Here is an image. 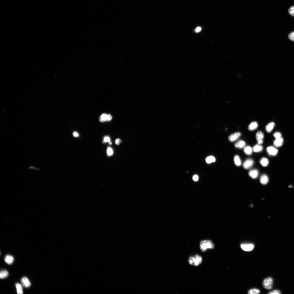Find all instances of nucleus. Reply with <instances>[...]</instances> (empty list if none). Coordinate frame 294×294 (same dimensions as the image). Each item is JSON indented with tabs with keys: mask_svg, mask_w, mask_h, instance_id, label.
Here are the masks:
<instances>
[{
	"mask_svg": "<svg viewBox=\"0 0 294 294\" xmlns=\"http://www.w3.org/2000/svg\"><path fill=\"white\" fill-rule=\"evenodd\" d=\"M214 246L213 243L210 240H203L200 242V248L202 252L206 251L208 249H213Z\"/></svg>",
	"mask_w": 294,
	"mask_h": 294,
	"instance_id": "1",
	"label": "nucleus"
},
{
	"mask_svg": "<svg viewBox=\"0 0 294 294\" xmlns=\"http://www.w3.org/2000/svg\"><path fill=\"white\" fill-rule=\"evenodd\" d=\"M254 163V161L253 160L250 158L247 159L243 163V167L245 169H249L253 166Z\"/></svg>",
	"mask_w": 294,
	"mask_h": 294,
	"instance_id": "3",
	"label": "nucleus"
},
{
	"mask_svg": "<svg viewBox=\"0 0 294 294\" xmlns=\"http://www.w3.org/2000/svg\"><path fill=\"white\" fill-rule=\"evenodd\" d=\"M274 136L276 139H278L282 137L281 134L279 132L275 133L274 134Z\"/></svg>",
	"mask_w": 294,
	"mask_h": 294,
	"instance_id": "28",
	"label": "nucleus"
},
{
	"mask_svg": "<svg viewBox=\"0 0 294 294\" xmlns=\"http://www.w3.org/2000/svg\"><path fill=\"white\" fill-rule=\"evenodd\" d=\"M121 142V141L120 139H117L115 141V143L117 145H118Z\"/></svg>",
	"mask_w": 294,
	"mask_h": 294,
	"instance_id": "35",
	"label": "nucleus"
},
{
	"mask_svg": "<svg viewBox=\"0 0 294 294\" xmlns=\"http://www.w3.org/2000/svg\"><path fill=\"white\" fill-rule=\"evenodd\" d=\"M241 134L240 132H237L231 135L229 137L228 140L231 142H233L238 139L241 136Z\"/></svg>",
	"mask_w": 294,
	"mask_h": 294,
	"instance_id": "7",
	"label": "nucleus"
},
{
	"mask_svg": "<svg viewBox=\"0 0 294 294\" xmlns=\"http://www.w3.org/2000/svg\"><path fill=\"white\" fill-rule=\"evenodd\" d=\"M107 155L109 156H111L113 155V149L110 147H108L107 149Z\"/></svg>",
	"mask_w": 294,
	"mask_h": 294,
	"instance_id": "26",
	"label": "nucleus"
},
{
	"mask_svg": "<svg viewBox=\"0 0 294 294\" xmlns=\"http://www.w3.org/2000/svg\"><path fill=\"white\" fill-rule=\"evenodd\" d=\"M256 137L258 144L261 145L263 143V139L264 137V134L263 132L260 131L258 132L256 134Z\"/></svg>",
	"mask_w": 294,
	"mask_h": 294,
	"instance_id": "5",
	"label": "nucleus"
},
{
	"mask_svg": "<svg viewBox=\"0 0 294 294\" xmlns=\"http://www.w3.org/2000/svg\"><path fill=\"white\" fill-rule=\"evenodd\" d=\"M267 151L268 154L271 156H276L278 152L277 149L272 146L268 147L267 148Z\"/></svg>",
	"mask_w": 294,
	"mask_h": 294,
	"instance_id": "6",
	"label": "nucleus"
},
{
	"mask_svg": "<svg viewBox=\"0 0 294 294\" xmlns=\"http://www.w3.org/2000/svg\"><path fill=\"white\" fill-rule=\"evenodd\" d=\"M275 125V123L273 122H271L268 124L266 127V131L268 133L271 132L273 129Z\"/></svg>",
	"mask_w": 294,
	"mask_h": 294,
	"instance_id": "15",
	"label": "nucleus"
},
{
	"mask_svg": "<svg viewBox=\"0 0 294 294\" xmlns=\"http://www.w3.org/2000/svg\"><path fill=\"white\" fill-rule=\"evenodd\" d=\"M9 275L8 272L5 270H2L0 272V277L2 279L6 278Z\"/></svg>",
	"mask_w": 294,
	"mask_h": 294,
	"instance_id": "16",
	"label": "nucleus"
},
{
	"mask_svg": "<svg viewBox=\"0 0 294 294\" xmlns=\"http://www.w3.org/2000/svg\"><path fill=\"white\" fill-rule=\"evenodd\" d=\"M288 12L290 15L294 17V6L291 7L289 9Z\"/></svg>",
	"mask_w": 294,
	"mask_h": 294,
	"instance_id": "27",
	"label": "nucleus"
},
{
	"mask_svg": "<svg viewBox=\"0 0 294 294\" xmlns=\"http://www.w3.org/2000/svg\"><path fill=\"white\" fill-rule=\"evenodd\" d=\"M260 293V290L255 288L251 289L248 291V294H258Z\"/></svg>",
	"mask_w": 294,
	"mask_h": 294,
	"instance_id": "24",
	"label": "nucleus"
},
{
	"mask_svg": "<svg viewBox=\"0 0 294 294\" xmlns=\"http://www.w3.org/2000/svg\"><path fill=\"white\" fill-rule=\"evenodd\" d=\"M103 141L104 143H110L111 142L110 137L108 136L105 137Z\"/></svg>",
	"mask_w": 294,
	"mask_h": 294,
	"instance_id": "32",
	"label": "nucleus"
},
{
	"mask_svg": "<svg viewBox=\"0 0 294 294\" xmlns=\"http://www.w3.org/2000/svg\"><path fill=\"white\" fill-rule=\"evenodd\" d=\"M107 115L106 114H103L100 116L99 120L101 122H105L107 121Z\"/></svg>",
	"mask_w": 294,
	"mask_h": 294,
	"instance_id": "25",
	"label": "nucleus"
},
{
	"mask_svg": "<svg viewBox=\"0 0 294 294\" xmlns=\"http://www.w3.org/2000/svg\"><path fill=\"white\" fill-rule=\"evenodd\" d=\"M234 162L236 166H241L242 163L241 159L238 155H235L234 157Z\"/></svg>",
	"mask_w": 294,
	"mask_h": 294,
	"instance_id": "21",
	"label": "nucleus"
},
{
	"mask_svg": "<svg viewBox=\"0 0 294 294\" xmlns=\"http://www.w3.org/2000/svg\"><path fill=\"white\" fill-rule=\"evenodd\" d=\"M5 262L9 265L12 264L14 261V258L12 255H6L4 258Z\"/></svg>",
	"mask_w": 294,
	"mask_h": 294,
	"instance_id": "12",
	"label": "nucleus"
},
{
	"mask_svg": "<svg viewBox=\"0 0 294 294\" xmlns=\"http://www.w3.org/2000/svg\"><path fill=\"white\" fill-rule=\"evenodd\" d=\"M241 248L246 251H250L252 250L254 248V245L252 244H243L241 245Z\"/></svg>",
	"mask_w": 294,
	"mask_h": 294,
	"instance_id": "8",
	"label": "nucleus"
},
{
	"mask_svg": "<svg viewBox=\"0 0 294 294\" xmlns=\"http://www.w3.org/2000/svg\"><path fill=\"white\" fill-rule=\"evenodd\" d=\"M258 127L257 122H254L251 123L249 126L248 129L249 130H253L256 129Z\"/></svg>",
	"mask_w": 294,
	"mask_h": 294,
	"instance_id": "17",
	"label": "nucleus"
},
{
	"mask_svg": "<svg viewBox=\"0 0 294 294\" xmlns=\"http://www.w3.org/2000/svg\"><path fill=\"white\" fill-rule=\"evenodd\" d=\"M263 147L260 144L256 145L254 146L253 149V151L255 152H261L263 150Z\"/></svg>",
	"mask_w": 294,
	"mask_h": 294,
	"instance_id": "18",
	"label": "nucleus"
},
{
	"mask_svg": "<svg viewBox=\"0 0 294 294\" xmlns=\"http://www.w3.org/2000/svg\"><path fill=\"white\" fill-rule=\"evenodd\" d=\"M206 160L207 163H210L215 162L216 159L215 157L214 156H211L207 157L206 158Z\"/></svg>",
	"mask_w": 294,
	"mask_h": 294,
	"instance_id": "23",
	"label": "nucleus"
},
{
	"mask_svg": "<svg viewBox=\"0 0 294 294\" xmlns=\"http://www.w3.org/2000/svg\"><path fill=\"white\" fill-rule=\"evenodd\" d=\"M244 150L245 153L247 155H251L252 153L253 149L250 146L245 147Z\"/></svg>",
	"mask_w": 294,
	"mask_h": 294,
	"instance_id": "19",
	"label": "nucleus"
},
{
	"mask_svg": "<svg viewBox=\"0 0 294 294\" xmlns=\"http://www.w3.org/2000/svg\"><path fill=\"white\" fill-rule=\"evenodd\" d=\"M260 164L262 166L266 167L269 164V161L267 158L263 157L261 158L260 161Z\"/></svg>",
	"mask_w": 294,
	"mask_h": 294,
	"instance_id": "20",
	"label": "nucleus"
},
{
	"mask_svg": "<svg viewBox=\"0 0 294 294\" xmlns=\"http://www.w3.org/2000/svg\"><path fill=\"white\" fill-rule=\"evenodd\" d=\"M269 179L267 175L265 174L262 175L260 177V182L263 185H265L269 182Z\"/></svg>",
	"mask_w": 294,
	"mask_h": 294,
	"instance_id": "14",
	"label": "nucleus"
},
{
	"mask_svg": "<svg viewBox=\"0 0 294 294\" xmlns=\"http://www.w3.org/2000/svg\"><path fill=\"white\" fill-rule=\"evenodd\" d=\"M202 262V259L200 256L198 255H196L194 258V265H199Z\"/></svg>",
	"mask_w": 294,
	"mask_h": 294,
	"instance_id": "13",
	"label": "nucleus"
},
{
	"mask_svg": "<svg viewBox=\"0 0 294 294\" xmlns=\"http://www.w3.org/2000/svg\"><path fill=\"white\" fill-rule=\"evenodd\" d=\"M16 286L18 294H23V289L22 286L19 283H16Z\"/></svg>",
	"mask_w": 294,
	"mask_h": 294,
	"instance_id": "22",
	"label": "nucleus"
},
{
	"mask_svg": "<svg viewBox=\"0 0 294 294\" xmlns=\"http://www.w3.org/2000/svg\"><path fill=\"white\" fill-rule=\"evenodd\" d=\"M273 279L271 277H268L264 281L263 285L264 288L268 290H270L272 288Z\"/></svg>",
	"mask_w": 294,
	"mask_h": 294,
	"instance_id": "2",
	"label": "nucleus"
},
{
	"mask_svg": "<svg viewBox=\"0 0 294 294\" xmlns=\"http://www.w3.org/2000/svg\"><path fill=\"white\" fill-rule=\"evenodd\" d=\"M281 292L278 290H275L270 292L268 294H281Z\"/></svg>",
	"mask_w": 294,
	"mask_h": 294,
	"instance_id": "31",
	"label": "nucleus"
},
{
	"mask_svg": "<svg viewBox=\"0 0 294 294\" xmlns=\"http://www.w3.org/2000/svg\"><path fill=\"white\" fill-rule=\"evenodd\" d=\"M288 38L292 41H294V31L289 34Z\"/></svg>",
	"mask_w": 294,
	"mask_h": 294,
	"instance_id": "29",
	"label": "nucleus"
},
{
	"mask_svg": "<svg viewBox=\"0 0 294 294\" xmlns=\"http://www.w3.org/2000/svg\"><path fill=\"white\" fill-rule=\"evenodd\" d=\"M112 117L110 114L107 115V121H110L112 120Z\"/></svg>",
	"mask_w": 294,
	"mask_h": 294,
	"instance_id": "34",
	"label": "nucleus"
},
{
	"mask_svg": "<svg viewBox=\"0 0 294 294\" xmlns=\"http://www.w3.org/2000/svg\"><path fill=\"white\" fill-rule=\"evenodd\" d=\"M22 286L25 288H29L31 285V282L26 277H24L21 280Z\"/></svg>",
	"mask_w": 294,
	"mask_h": 294,
	"instance_id": "4",
	"label": "nucleus"
},
{
	"mask_svg": "<svg viewBox=\"0 0 294 294\" xmlns=\"http://www.w3.org/2000/svg\"><path fill=\"white\" fill-rule=\"evenodd\" d=\"M193 179L195 181H196L199 180V177L197 175H195L193 177Z\"/></svg>",
	"mask_w": 294,
	"mask_h": 294,
	"instance_id": "33",
	"label": "nucleus"
},
{
	"mask_svg": "<svg viewBox=\"0 0 294 294\" xmlns=\"http://www.w3.org/2000/svg\"><path fill=\"white\" fill-rule=\"evenodd\" d=\"M246 145V143L245 141L242 140H240L235 143V146L237 148L241 149L245 147Z\"/></svg>",
	"mask_w": 294,
	"mask_h": 294,
	"instance_id": "11",
	"label": "nucleus"
},
{
	"mask_svg": "<svg viewBox=\"0 0 294 294\" xmlns=\"http://www.w3.org/2000/svg\"><path fill=\"white\" fill-rule=\"evenodd\" d=\"M201 28L200 27H198L196 29L195 31L196 32H199L201 31Z\"/></svg>",
	"mask_w": 294,
	"mask_h": 294,
	"instance_id": "36",
	"label": "nucleus"
},
{
	"mask_svg": "<svg viewBox=\"0 0 294 294\" xmlns=\"http://www.w3.org/2000/svg\"><path fill=\"white\" fill-rule=\"evenodd\" d=\"M194 257L193 256H191L189 258L188 262L190 265H194Z\"/></svg>",
	"mask_w": 294,
	"mask_h": 294,
	"instance_id": "30",
	"label": "nucleus"
},
{
	"mask_svg": "<svg viewBox=\"0 0 294 294\" xmlns=\"http://www.w3.org/2000/svg\"><path fill=\"white\" fill-rule=\"evenodd\" d=\"M259 173L258 170L256 169H253L250 170L249 173V176L251 178L253 179L257 178L259 175Z\"/></svg>",
	"mask_w": 294,
	"mask_h": 294,
	"instance_id": "9",
	"label": "nucleus"
},
{
	"mask_svg": "<svg viewBox=\"0 0 294 294\" xmlns=\"http://www.w3.org/2000/svg\"><path fill=\"white\" fill-rule=\"evenodd\" d=\"M73 135L74 137H77L79 136V135L77 132H74L73 133Z\"/></svg>",
	"mask_w": 294,
	"mask_h": 294,
	"instance_id": "37",
	"label": "nucleus"
},
{
	"mask_svg": "<svg viewBox=\"0 0 294 294\" xmlns=\"http://www.w3.org/2000/svg\"><path fill=\"white\" fill-rule=\"evenodd\" d=\"M284 143V139L282 137L280 138L276 139L274 142V145L277 147H279L283 145Z\"/></svg>",
	"mask_w": 294,
	"mask_h": 294,
	"instance_id": "10",
	"label": "nucleus"
}]
</instances>
